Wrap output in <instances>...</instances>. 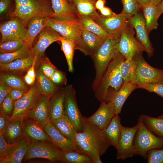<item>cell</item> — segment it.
Here are the masks:
<instances>
[{"mask_svg":"<svg viewBox=\"0 0 163 163\" xmlns=\"http://www.w3.org/2000/svg\"><path fill=\"white\" fill-rule=\"evenodd\" d=\"M35 67L50 79L53 72L57 69L46 56L36 62Z\"/></svg>","mask_w":163,"mask_h":163,"instance_id":"41","label":"cell"},{"mask_svg":"<svg viewBox=\"0 0 163 163\" xmlns=\"http://www.w3.org/2000/svg\"><path fill=\"white\" fill-rule=\"evenodd\" d=\"M81 46L79 50L85 55L91 56L104 40L97 35L88 30H82Z\"/></svg>","mask_w":163,"mask_h":163,"instance_id":"22","label":"cell"},{"mask_svg":"<svg viewBox=\"0 0 163 163\" xmlns=\"http://www.w3.org/2000/svg\"><path fill=\"white\" fill-rule=\"evenodd\" d=\"M44 128L50 139L51 142L63 152L77 151L74 141L65 137L50 121L44 126Z\"/></svg>","mask_w":163,"mask_h":163,"instance_id":"20","label":"cell"},{"mask_svg":"<svg viewBox=\"0 0 163 163\" xmlns=\"http://www.w3.org/2000/svg\"><path fill=\"white\" fill-rule=\"evenodd\" d=\"M148 163H163V149H154L149 150L147 153Z\"/></svg>","mask_w":163,"mask_h":163,"instance_id":"45","label":"cell"},{"mask_svg":"<svg viewBox=\"0 0 163 163\" xmlns=\"http://www.w3.org/2000/svg\"><path fill=\"white\" fill-rule=\"evenodd\" d=\"M130 17L121 13L108 17L100 14L98 17L93 20L101 26L109 35L119 37Z\"/></svg>","mask_w":163,"mask_h":163,"instance_id":"15","label":"cell"},{"mask_svg":"<svg viewBox=\"0 0 163 163\" xmlns=\"http://www.w3.org/2000/svg\"><path fill=\"white\" fill-rule=\"evenodd\" d=\"M75 94V91L72 85L65 87L64 114L70 120L76 132L78 133L82 130L85 117L82 116L79 109Z\"/></svg>","mask_w":163,"mask_h":163,"instance_id":"9","label":"cell"},{"mask_svg":"<svg viewBox=\"0 0 163 163\" xmlns=\"http://www.w3.org/2000/svg\"><path fill=\"white\" fill-rule=\"evenodd\" d=\"M115 115V109L112 102H103L101 103L98 109L93 115L85 117V119L101 130L109 125Z\"/></svg>","mask_w":163,"mask_h":163,"instance_id":"17","label":"cell"},{"mask_svg":"<svg viewBox=\"0 0 163 163\" xmlns=\"http://www.w3.org/2000/svg\"><path fill=\"white\" fill-rule=\"evenodd\" d=\"M35 69V83L41 94L52 95L61 88L53 83L38 69Z\"/></svg>","mask_w":163,"mask_h":163,"instance_id":"31","label":"cell"},{"mask_svg":"<svg viewBox=\"0 0 163 163\" xmlns=\"http://www.w3.org/2000/svg\"><path fill=\"white\" fill-rule=\"evenodd\" d=\"M45 18L35 17L30 19L27 23V31L22 40L31 50L35 38L41 31L46 26Z\"/></svg>","mask_w":163,"mask_h":163,"instance_id":"26","label":"cell"},{"mask_svg":"<svg viewBox=\"0 0 163 163\" xmlns=\"http://www.w3.org/2000/svg\"><path fill=\"white\" fill-rule=\"evenodd\" d=\"M64 96L65 87H61L51 97L49 103L50 121L59 119L64 115Z\"/></svg>","mask_w":163,"mask_h":163,"instance_id":"25","label":"cell"},{"mask_svg":"<svg viewBox=\"0 0 163 163\" xmlns=\"http://www.w3.org/2000/svg\"><path fill=\"white\" fill-rule=\"evenodd\" d=\"M120 37L112 36L107 38L91 56L96 70L95 78L92 84L94 91L110 62L118 51L117 46Z\"/></svg>","mask_w":163,"mask_h":163,"instance_id":"4","label":"cell"},{"mask_svg":"<svg viewBox=\"0 0 163 163\" xmlns=\"http://www.w3.org/2000/svg\"><path fill=\"white\" fill-rule=\"evenodd\" d=\"M27 31V24L18 17H11L10 19L0 24L1 39L0 43L20 39L22 40Z\"/></svg>","mask_w":163,"mask_h":163,"instance_id":"12","label":"cell"},{"mask_svg":"<svg viewBox=\"0 0 163 163\" xmlns=\"http://www.w3.org/2000/svg\"><path fill=\"white\" fill-rule=\"evenodd\" d=\"M128 21L135 30L136 39L145 48L149 58L151 57L154 50L149 38L143 14L138 12L129 17Z\"/></svg>","mask_w":163,"mask_h":163,"instance_id":"16","label":"cell"},{"mask_svg":"<svg viewBox=\"0 0 163 163\" xmlns=\"http://www.w3.org/2000/svg\"><path fill=\"white\" fill-rule=\"evenodd\" d=\"M41 94L36 83L30 86L27 92L15 102L14 112L10 120H24L28 117Z\"/></svg>","mask_w":163,"mask_h":163,"instance_id":"10","label":"cell"},{"mask_svg":"<svg viewBox=\"0 0 163 163\" xmlns=\"http://www.w3.org/2000/svg\"><path fill=\"white\" fill-rule=\"evenodd\" d=\"M135 31L129 22L123 29L117 44V51L126 59L131 60L136 55L146 52L144 47L134 37Z\"/></svg>","mask_w":163,"mask_h":163,"instance_id":"7","label":"cell"},{"mask_svg":"<svg viewBox=\"0 0 163 163\" xmlns=\"http://www.w3.org/2000/svg\"><path fill=\"white\" fill-rule=\"evenodd\" d=\"M45 22L46 26L52 28L62 37L72 40L75 44V49L79 50L82 30L78 22L59 20L48 17L45 18Z\"/></svg>","mask_w":163,"mask_h":163,"instance_id":"11","label":"cell"},{"mask_svg":"<svg viewBox=\"0 0 163 163\" xmlns=\"http://www.w3.org/2000/svg\"><path fill=\"white\" fill-rule=\"evenodd\" d=\"M74 141L77 151L88 155L93 163H102L100 157L110 145L102 135L101 130L88 122L85 117L82 130L76 133Z\"/></svg>","mask_w":163,"mask_h":163,"instance_id":"1","label":"cell"},{"mask_svg":"<svg viewBox=\"0 0 163 163\" xmlns=\"http://www.w3.org/2000/svg\"><path fill=\"white\" fill-rule=\"evenodd\" d=\"M157 7L158 15L159 18L163 13V0L161 3L157 6Z\"/></svg>","mask_w":163,"mask_h":163,"instance_id":"59","label":"cell"},{"mask_svg":"<svg viewBox=\"0 0 163 163\" xmlns=\"http://www.w3.org/2000/svg\"><path fill=\"white\" fill-rule=\"evenodd\" d=\"M122 125L120 118L116 114L113 118L109 125L101 130V134L110 145L117 149L120 138Z\"/></svg>","mask_w":163,"mask_h":163,"instance_id":"23","label":"cell"},{"mask_svg":"<svg viewBox=\"0 0 163 163\" xmlns=\"http://www.w3.org/2000/svg\"><path fill=\"white\" fill-rule=\"evenodd\" d=\"M158 117H160V118H163V114L162 115L159 116Z\"/></svg>","mask_w":163,"mask_h":163,"instance_id":"61","label":"cell"},{"mask_svg":"<svg viewBox=\"0 0 163 163\" xmlns=\"http://www.w3.org/2000/svg\"><path fill=\"white\" fill-rule=\"evenodd\" d=\"M163 0H152V2L157 6L159 5Z\"/></svg>","mask_w":163,"mask_h":163,"instance_id":"60","label":"cell"},{"mask_svg":"<svg viewBox=\"0 0 163 163\" xmlns=\"http://www.w3.org/2000/svg\"><path fill=\"white\" fill-rule=\"evenodd\" d=\"M77 21L81 30L92 32L104 40L112 36L109 35L101 26L92 19L85 17L77 15Z\"/></svg>","mask_w":163,"mask_h":163,"instance_id":"30","label":"cell"},{"mask_svg":"<svg viewBox=\"0 0 163 163\" xmlns=\"http://www.w3.org/2000/svg\"><path fill=\"white\" fill-rule=\"evenodd\" d=\"M99 11L101 13V14L104 16H110L117 14L114 12L110 8L105 6Z\"/></svg>","mask_w":163,"mask_h":163,"instance_id":"55","label":"cell"},{"mask_svg":"<svg viewBox=\"0 0 163 163\" xmlns=\"http://www.w3.org/2000/svg\"><path fill=\"white\" fill-rule=\"evenodd\" d=\"M23 78L25 83L30 86L32 85L35 83L36 80L26 73L24 76Z\"/></svg>","mask_w":163,"mask_h":163,"instance_id":"56","label":"cell"},{"mask_svg":"<svg viewBox=\"0 0 163 163\" xmlns=\"http://www.w3.org/2000/svg\"><path fill=\"white\" fill-rule=\"evenodd\" d=\"M52 96L41 94L28 116L37 121L43 127L50 121L49 103Z\"/></svg>","mask_w":163,"mask_h":163,"instance_id":"21","label":"cell"},{"mask_svg":"<svg viewBox=\"0 0 163 163\" xmlns=\"http://www.w3.org/2000/svg\"><path fill=\"white\" fill-rule=\"evenodd\" d=\"M63 151L49 141H32L24 158H43L51 162L60 161Z\"/></svg>","mask_w":163,"mask_h":163,"instance_id":"8","label":"cell"},{"mask_svg":"<svg viewBox=\"0 0 163 163\" xmlns=\"http://www.w3.org/2000/svg\"><path fill=\"white\" fill-rule=\"evenodd\" d=\"M14 123V120H10L3 133L6 141L9 137L12 132Z\"/></svg>","mask_w":163,"mask_h":163,"instance_id":"52","label":"cell"},{"mask_svg":"<svg viewBox=\"0 0 163 163\" xmlns=\"http://www.w3.org/2000/svg\"><path fill=\"white\" fill-rule=\"evenodd\" d=\"M67 0L68 1V2H69V1H71L72 0Z\"/></svg>","mask_w":163,"mask_h":163,"instance_id":"62","label":"cell"},{"mask_svg":"<svg viewBox=\"0 0 163 163\" xmlns=\"http://www.w3.org/2000/svg\"><path fill=\"white\" fill-rule=\"evenodd\" d=\"M28 90L10 88L8 94L15 102L23 96Z\"/></svg>","mask_w":163,"mask_h":163,"instance_id":"50","label":"cell"},{"mask_svg":"<svg viewBox=\"0 0 163 163\" xmlns=\"http://www.w3.org/2000/svg\"><path fill=\"white\" fill-rule=\"evenodd\" d=\"M60 162L66 163H93L88 155L77 151L63 152Z\"/></svg>","mask_w":163,"mask_h":163,"instance_id":"38","label":"cell"},{"mask_svg":"<svg viewBox=\"0 0 163 163\" xmlns=\"http://www.w3.org/2000/svg\"><path fill=\"white\" fill-rule=\"evenodd\" d=\"M25 134L32 141L51 142L44 127L35 120H27L24 122Z\"/></svg>","mask_w":163,"mask_h":163,"instance_id":"27","label":"cell"},{"mask_svg":"<svg viewBox=\"0 0 163 163\" xmlns=\"http://www.w3.org/2000/svg\"><path fill=\"white\" fill-rule=\"evenodd\" d=\"M106 3V0H97L95 3L96 9L100 10L105 6Z\"/></svg>","mask_w":163,"mask_h":163,"instance_id":"57","label":"cell"},{"mask_svg":"<svg viewBox=\"0 0 163 163\" xmlns=\"http://www.w3.org/2000/svg\"><path fill=\"white\" fill-rule=\"evenodd\" d=\"M55 128L65 137L74 141L77 133L72 123L65 115L50 121Z\"/></svg>","mask_w":163,"mask_h":163,"instance_id":"32","label":"cell"},{"mask_svg":"<svg viewBox=\"0 0 163 163\" xmlns=\"http://www.w3.org/2000/svg\"><path fill=\"white\" fill-rule=\"evenodd\" d=\"M139 88L144 89L150 92L155 93L163 98V83H150L142 85Z\"/></svg>","mask_w":163,"mask_h":163,"instance_id":"46","label":"cell"},{"mask_svg":"<svg viewBox=\"0 0 163 163\" xmlns=\"http://www.w3.org/2000/svg\"><path fill=\"white\" fill-rule=\"evenodd\" d=\"M54 14L52 18L65 21L78 22L77 14L67 0H51Z\"/></svg>","mask_w":163,"mask_h":163,"instance_id":"18","label":"cell"},{"mask_svg":"<svg viewBox=\"0 0 163 163\" xmlns=\"http://www.w3.org/2000/svg\"><path fill=\"white\" fill-rule=\"evenodd\" d=\"M37 40L31 49L32 55L38 62L45 56L46 49L52 43L59 41L61 35L50 27H45L37 35Z\"/></svg>","mask_w":163,"mask_h":163,"instance_id":"14","label":"cell"},{"mask_svg":"<svg viewBox=\"0 0 163 163\" xmlns=\"http://www.w3.org/2000/svg\"><path fill=\"white\" fill-rule=\"evenodd\" d=\"M96 0H72L69 2L74 8L77 16L81 15L92 20L99 14L95 7Z\"/></svg>","mask_w":163,"mask_h":163,"instance_id":"28","label":"cell"},{"mask_svg":"<svg viewBox=\"0 0 163 163\" xmlns=\"http://www.w3.org/2000/svg\"><path fill=\"white\" fill-rule=\"evenodd\" d=\"M24 44L21 39L0 43V53H7L14 52L20 49Z\"/></svg>","mask_w":163,"mask_h":163,"instance_id":"42","label":"cell"},{"mask_svg":"<svg viewBox=\"0 0 163 163\" xmlns=\"http://www.w3.org/2000/svg\"><path fill=\"white\" fill-rule=\"evenodd\" d=\"M0 82L10 88L28 90L30 88L19 75L0 73Z\"/></svg>","mask_w":163,"mask_h":163,"instance_id":"34","label":"cell"},{"mask_svg":"<svg viewBox=\"0 0 163 163\" xmlns=\"http://www.w3.org/2000/svg\"><path fill=\"white\" fill-rule=\"evenodd\" d=\"M146 23V26L149 34L152 30L156 29L158 26L157 6L152 2L142 7Z\"/></svg>","mask_w":163,"mask_h":163,"instance_id":"33","label":"cell"},{"mask_svg":"<svg viewBox=\"0 0 163 163\" xmlns=\"http://www.w3.org/2000/svg\"><path fill=\"white\" fill-rule=\"evenodd\" d=\"M59 42L61 44V49L64 53L67 63L68 71L73 72L74 70L73 61L74 51L75 49L74 42L70 40L65 39L62 37Z\"/></svg>","mask_w":163,"mask_h":163,"instance_id":"37","label":"cell"},{"mask_svg":"<svg viewBox=\"0 0 163 163\" xmlns=\"http://www.w3.org/2000/svg\"><path fill=\"white\" fill-rule=\"evenodd\" d=\"M10 88L0 82V105L8 94Z\"/></svg>","mask_w":163,"mask_h":163,"instance_id":"53","label":"cell"},{"mask_svg":"<svg viewBox=\"0 0 163 163\" xmlns=\"http://www.w3.org/2000/svg\"><path fill=\"white\" fill-rule=\"evenodd\" d=\"M50 79L55 84L60 87L66 85L67 83L66 74L58 69L53 72Z\"/></svg>","mask_w":163,"mask_h":163,"instance_id":"47","label":"cell"},{"mask_svg":"<svg viewBox=\"0 0 163 163\" xmlns=\"http://www.w3.org/2000/svg\"><path fill=\"white\" fill-rule=\"evenodd\" d=\"M37 60V57L36 56H35L34 59L32 66L26 72L27 74L35 80L36 78L35 66Z\"/></svg>","mask_w":163,"mask_h":163,"instance_id":"54","label":"cell"},{"mask_svg":"<svg viewBox=\"0 0 163 163\" xmlns=\"http://www.w3.org/2000/svg\"><path fill=\"white\" fill-rule=\"evenodd\" d=\"M139 126V122L136 125L131 127L122 126L120 138L116 149L117 159L123 160L135 155L133 142Z\"/></svg>","mask_w":163,"mask_h":163,"instance_id":"13","label":"cell"},{"mask_svg":"<svg viewBox=\"0 0 163 163\" xmlns=\"http://www.w3.org/2000/svg\"><path fill=\"white\" fill-rule=\"evenodd\" d=\"M9 145L5 140L3 134L0 132V162L5 163L7 151Z\"/></svg>","mask_w":163,"mask_h":163,"instance_id":"49","label":"cell"},{"mask_svg":"<svg viewBox=\"0 0 163 163\" xmlns=\"http://www.w3.org/2000/svg\"><path fill=\"white\" fill-rule=\"evenodd\" d=\"M135 57L137 65L131 83L138 88L143 85L153 83H163V69L154 67L143 58L142 53Z\"/></svg>","mask_w":163,"mask_h":163,"instance_id":"5","label":"cell"},{"mask_svg":"<svg viewBox=\"0 0 163 163\" xmlns=\"http://www.w3.org/2000/svg\"><path fill=\"white\" fill-rule=\"evenodd\" d=\"M125 57L117 51L109 64L94 91L95 97L101 103L111 101L124 82L120 67Z\"/></svg>","mask_w":163,"mask_h":163,"instance_id":"2","label":"cell"},{"mask_svg":"<svg viewBox=\"0 0 163 163\" xmlns=\"http://www.w3.org/2000/svg\"><path fill=\"white\" fill-rule=\"evenodd\" d=\"M31 142L25 134L17 142L9 144L5 163H21Z\"/></svg>","mask_w":163,"mask_h":163,"instance_id":"19","label":"cell"},{"mask_svg":"<svg viewBox=\"0 0 163 163\" xmlns=\"http://www.w3.org/2000/svg\"><path fill=\"white\" fill-rule=\"evenodd\" d=\"M138 122L139 126L133 142L134 154L146 158L147 153L149 150L163 147V138L157 136L150 131L139 117Z\"/></svg>","mask_w":163,"mask_h":163,"instance_id":"6","label":"cell"},{"mask_svg":"<svg viewBox=\"0 0 163 163\" xmlns=\"http://www.w3.org/2000/svg\"><path fill=\"white\" fill-rule=\"evenodd\" d=\"M152 0H136L141 8L152 2Z\"/></svg>","mask_w":163,"mask_h":163,"instance_id":"58","label":"cell"},{"mask_svg":"<svg viewBox=\"0 0 163 163\" xmlns=\"http://www.w3.org/2000/svg\"><path fill=\"white\" fill-rule=\"evenodd\" d=\"M23 120L17 119L14 120L13 130L9 137L6 141L9 144L15 143L18 142L25 135Z\"/></svg>","mask_w":163,"mask_h":163,"instance_id":"40","label":"cell"},{"mask_svg":"<svg viewBox=\"0 0 163 163\" xmlns=\"http://www.w3.org/2000/svg\"><path fill=\"white\" fill-rule=\"evenodd\" d=\"M146 128L155 135L163 137V118H155L145 115L139 117Z\"/></svg>","mask_w":163,"mask_h":163,"instance_id":"35","label":"cell"},{"mask_svg":"<svg viewBox=\"0 0 163 163\" xmlns=\"http://www.w3.org/2000/svg\"><path fill=\"white\" fill-rule=\"evenodd\" d=\"M15 8L9 14L18 17L26 24L35 17L52 18L54 14L51 0H14Z\"/></svg>","mask_w":163,"mask_h":163,"instance_id":"3","label":"cell"},{"mask_svg":"<svg viewBox=\"0 0 163 163\" xmlns=\"http://www.w3.org/2000/svg\"><path fill=\"white\" fill-rule=\"evenodd\" d=\"M32 55L31 50L25 43L19 50L7 53H0V64L8 63L17 59L27 57Z\"/></svg>","mask_w":163,"mask_h":163,"instance_id":"36","label":"cell"},{"mask_svg":"<svg viewBox=\"0 0 163 163\" xmlns=\"http://www.w3.org/2000/svg\"><path fill=\"white\" fill-rule=\"evenodd\" d=\"M15 8L14 0H0V15L5 14L8 12H12Z\"/></svg>","mask_w":163,"mask_h":163,"instance_id":"48","label":"cell"},{"mask_svg":"<svg viewBox=\"0 0 163 163\" xmlns=\"http://www.w3.org/2000/svg\"><path fill=\"white\" fill-rule=\"evenodd\" d=\"M137 65V62L135 57L131 60L125 59L121 63L120 70L124 83H131Z\"/></svg>","mask_w":163,"mask_h":163,"instance_id":"39","label":"cell"},{"mask_svg":"<svg viewBox=\"0 0 163 163\" xmlns=\"http://www.w3.org/2000/svg\"><path fill=\"white\" fill-rule=\"evenodd\" d=\"M123 8L121 13L130 17L138 12L141 8L136 0H121Z\"/></svg>","mask_w":163,"mask_h":163,"instance_id":"43","label":"cell"},{"mask_svg":"<svg viewBox=\"0 0 163 163\" xmlns=\"http://www.w3.org/2000/svg\"><path fill=\"white\" fill-rule=\"evenodd\" d=\"M137 88V86L131 83H123L111 101L115 107L116 115L120 113L126 100L132 92Z\"/></svg>","mask_w":163,"mask_h":163,"instance_id":"29","label":"cell"},{"mask_svg":"<svg viewBox=\"0 0 163 163\" xmlns=\"http://www.w3.org/2000/svg\"><path fill=\"white\" fill-rule=\"evenodd\" d=\"M10 117L0 113V132L2 134L9 122Z\"/></svg>","mask_w":163,"mask_h":163,"instance_id":"51","label":"cell"},{"mask_svg":"<svg viewBox=\"0 0 163 163\" xmlns=\"http://www.w3.org/2000/svg\"><path fill=\"white\" fill-rule=\"evenodd\" d=\"M34 59L32 55L27 58L16 60L11 62L0 64V73L20 75L27 72Z\"/></svg>","mask_w":163,"mask_h":163,"instance_id":"24","label":"cell"},{"mask_svg":"<svg viewBox=\"0 0 163 163\" xmlns=\"http://www.w3.org/2000/svg\"><path fill=\"white\" fill-rule=\"evenodd\" d=\"M15 102L8 94L0 105V113L11 117L14 108Z\"/></svg>","mask_w":163,"mask_h":163,"instance_id":"44","label":"cell"}]
</instances>
